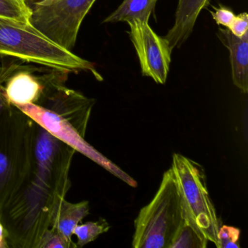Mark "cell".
<instances>
[{
	"instance_id": "6da1fadb",
	"label": "cell",
	"mask_w": 248,
	"mask_h": 248,
	"mask_svg": "<svg viewBox=\"0 0 248 248\" xmlns=\"http://www.w3.org/2000/svg\"><path fill=\"white\" fill-rule=\"evenodd\" d=\"M75 152L35 123L32 169L0 215L11 248H38L56 208L72 186L69 172Z\"/></svg>"
},
{
	"instance_id": "7a4b0ae2",
	"label": "cell",
	"mask_w": 248,
	"mask_h": 248,
	"mask_svg": "<svg viewBox=\"0 0 248 248\" xmlns=\"http://www.w3.org/2000/svg\"><path fill=\"white\" fill-rule=\"evenodd\" d=\"M35 123L5 97L0 84V215L32 169Z\"/></svg>"
},
{
	"instance_id": "3957f363",
	"label": "cell",
	"mask_w": 248,
	"mask_h": 248,
	"mask_svg": "<svg viewBox=\"0 0 248 248\" xmlns=\"http://www.w3.org/2000/svg\"><path fill=\"white\" fill-rule=\"evenodd\" d=\"M0 56L69 73L90 72L103 80L93 63L56 44L31 24L0 18Z\"/></svg>"
},
{
	"instance_id": "277c9868",
	"label": "cell",
	"mask_w": 248,
	"mask_h": 248,
	"mask_svg": "<svg viewBox=\"0 0 248 248\" xmlns=\"http://www.w3.org/2000/svg\"><path fill=\"white\" fill-rule=\"evenodd\" d=\"M185 204L172 168L165 172L153 200L135 220L134 248H170L186 216Z\"/></svg>"
},
{
	"instance_id": "5b68a950",
	"label": "cell",
	"mask_w": 248,
	"mask_h": 248,
	"mask_svg": "<svg viewBox=\"0 0 248 248\" xmlns=\"http://www.w3.org/2000/svg\"><path fill=\"white\" fill-rule=\"evenodd\" d=\"M171 168L188 214L209 242L217 247L220 222L209 194L204 168L180 154H174Z\"/></svg>"
},
{
	"instance_id": "8992f818",
	"label": "cell",
	"mask_w": 248,
	"mask_h": 248,
	"mask_svg": "<svg viewBox=\"0 0 248 248\" xmlns=\"http://www.w3.org/2000/svg\"><path fill=\"white\" fill-rule=\"evenodd\" d=\"M96 0H46L30 5L31 24L47 38L72 51L82 21Z\"/></svg>"
},
{
	"instance_id": "52a82bcc",
	"label": "cell",
	"mask_w": 248,
	"mask_h": 248,
	"mask_svg": "<svg viewBox=\"0 0 248 248\" xmlns=\"http://www.w3.org/2000/svg\"><path fill=\"white\" fill-rule=\"evenodd\" d=\"M16 107L24 111L34 123L46 129L52 136L66 143L76 152L89 158L130 186H137V182L132 177L93 147L71 123L59 114L36 104Z\"/></svg>"
},
{
	"instance_id": "ba28073f",
	"label": "cell",
	"mask_w": 248,
	"mask_h": 248,
	"mask_svg": "<svg viewBox=\"0 0 248 248\" xmlns=\"http://www.w3.org/2000/svg\"><path fill=\"white\" fill-rule=\"evenodd\" d=\"M130 27V40L140 62L143 76L149 77L157 84L166 82L172 50L165 37L158 36L149 23L133 20Z\"/></svg>"
},
{
	"instance_id": "9c48e42d",
	"label": "cell",
	"mask_w": 248,
	"mask_h": 248,
	"mask_svg": "<svg viewBox=\"0 0 248 248\" xmlns=\"http://www.w3.org/2000/svg\"><path fill=\"white\" fill-rule=\"evenodd\" d=\"M53 69L23 66L14 72L3 83L5 97L14 105L37 104L41 98Z\"/></svg>"
},
{
	"instance_id": "30bf717a",
	"label": "cell",
	"mask_w": 248,
	"mask_h": 248,
	"mask_svg": "<svg viewBox=\"0 0 248 248\" xmlns=\"http://www.w3.org/2000/svg\"><path fill=\"white\" fill-rule=\"evenodd\" d=\"M209 0H178L175 22L165 37L172 50L179 48L192 33L197 18Z\"/></svg>"
},
{
	"instance_id": "8fae6325",
	"label": "cell",
	"mask_w": 248,
	"mask_h": 248,
	"mask_svg": "<svg viewBox=\"0 0 248 248\" xmlns=\"http://www.w3.org/2000/svg\"><path fill=\"white\" fill-rule=\"evenodd\" d=\"M217 37L230 54L232 79L241 92L248 91V33L243 37L233 35L229 29H219Z\"/></svg>"
},
{
	"instance_id": "7c38bea8",
	"label": "cell",
	"mask_w": 248,
	"mask_h": 248,
	"mask_svg": "<svg viewBox=\"0 0 248 248\" xmlns=\"http://www.w3.org/2000/svg\"><path fill=\"white\" fill-rule=\"evenodd\" d=\"M89 202L72 203L63 200L56 208L50 228L67 239H72L75 227L89 215Z\"/></svg>"
},
{
	"instance_id": "4fadbf2b",
	"label": "cell",
	"mask_w": 248,
	"mask_h": 248,
	"mask_svg": "<svg viewBox=\"0 0 248 248\" xmlns=\"http://www.w3.org/2000/svg\"><path fill=\"white\" fill-rule=\"evenodd\" d=\"M158 0H123L121 5L103 21L108 23L130 22L133 20L149 23Z\"/></svg>"
},
{
	"instance_id": "5bb4252c",
	"label": "cell",
	"mask_w": 248,
	"mask_h": 248,
	"mask_svg": "<svg viewBox=\"0 0 248 248\" xmlns=\"http://www.w3.org/2000/svg\"><path fill=\"white\" fill-rule=\"evenodd\" d=\"M208 242L186 210L185 218L175 233L170 248H205Z\"/></svg>"
},
{
	"instance_id": "9a60e30c",
	"label": "cell",
	"mask_w": 248,
	"mask_h": 248,
	"mask_svg": "<svg viewBox=\"0 0 248 248\" xmlns=\"http://www.w3.org/2000/svg\"><path fill=\"white\" fill-rule=\"evenodd\" d=\"M31 8L21 0H0V18L31 24Z\"/></svg>"
},
{
	"instance_id": "2e32d148",
	"label": "cell",
	"mask_w": 248,
	"mask_h": 248,
	"mask_svg": "<svg viewBox=\"0 0 248 248\" xmlns=\"http://www.w3.org/2000/svg\"><path fill=\"white\" fill-rule=\"evenodd\" d=\"M109 229V223L104 218H99L95 222L89 221L78 224L73 233L78 237L77 246L82 248L93 242L100 235L108 232Z\"/></svg>"
},
{
	"instance_id": "e0dca14e",
	"label": "cell",
	"mask_w": 248,
	"mask_h": 248,
	"mask_svg": "<svg viewBox=\"0 0 248 248\" xmlns=\"http://www.w3.org/2000/svg\"><path fill=\"white\" fill-rule=\"evenodd\" d=\"M76 248L77 244L72 239L65 237L55 229H50L43 234L38 248Z\"/></svg>"
},
{
	"instance_id": "ac0fdd59",
	"label": "cell",
	"mask_w": 248,
	"mask_h": 248,
	"mask_svg": "<svg viewBox=\"0 0 248 248\" xmlns=\"http://www.w3.org/2000/svg\"><path fill=\"white\" fill-rule=\"evenodd\" d=\"M241 231L233 226L223 225L217 233V248H239V236Z\"/></svg>"
},
{
	"instance_id": "d6986e66",
	"label": "cell",
	"mask_w": 248,
	"mask_h": 248,
	"mask_svg": "<svg viewBox=\"0 0 248 248\" xmlns=\"http://www.w3.org/2000/svg\"><path fill=\"white\" fill-rule=\"evenodd\" d=\"M211 14L216 24L223 26L226 29L229 28L236 16L232 10L223 6L216 8L214 12H211Z\"/></svg>"
},
{
	"instance_id": "ffe728a7",
	"label": "cell",
	"mask_w": 248,
	"mask_h": 248,
	"mask_svg": "<svg viewBox=\"0 0 248 248\" xmlns=\"http://www.w3.org/2000/svg\"><path fill=\"white\" fill-rule=\"evenodd\" d=\"M248 15L247 13H242L235 16L233 22L229 30L233 35L242 37L248 33Z\"/></svg>"
},
{
	"instance_id": "44dd1931",
	"label": "cell",
	"mask_w": 248,
	"mask_h": 248,
	"mask_svg": "<svg viewBox=\"0 0 248 248\" xmlns=\"http://www.w3.org/2000/svg\"><path fill=\"white\" fill-rule=\"evenodd\" d=\"M6 57L0 56V84H3L8 77L11 76L17 69L21 67L20 63L15 62H7L4 60Z\"/></svg>"
},
{
	"instance_id": "7402d4cb",
	"label": "cell",
	"mask_w": 248,
	"mask_h": 248,
	"mask_svg": "<svg viewBox=\"0 0 248 248\" xmlns=\"http://www.w3.org/2000/svg\"><path fill=\"white\" fill-rule=\"evenodd\" d=\"M8 233L2 222L0 220V248H10Z\"/></svg>"
},
{
	"instance_id": "603a6c76",
	"label": "cell",
	"mask_w": 248,
	"mask_h": 248,
	"mask_svg": "<svg viewBox=\"0 0 248 248\" xmlns=\"http://www.w3.org/2000/svg\"><path fill=\"white\" fill-rule=\"evenodd\" d=\"M26 3L28 5H36V4L41 3V2H44L46 0H24Z\"/></svg>"
},
{
	"instance_id": "cb8c5ba5",
	"label": "cell",
	"mask_w": 248,
	"mask_h": 248,
	"mask_svg": "<svg viewBox=\"0 0 248 248\" xmlns=\"http://www.w3.org/2000/svg\"><path fill=\"white\" fill-rule=\"evenodd\" d=\"M21 1H23V2H25V1H24V0H21Z\"/></svg>"
}]
</instances>
